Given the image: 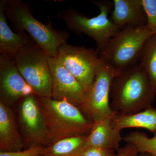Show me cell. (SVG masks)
Here are the masks:
<instances>
[{
    "mask_svg": "<svg viewBox=\"0 0 156 156\" xmlns=\"http://www.w3.org/2000/svg\"><path fill=\"white\" fill-rule=\"evenodd\" d=\"M120 71L113 67L99 56L94 82L86 94L83 104L79 108L93 123L113 116L116 113L112 109L109 100L113 80Z\"/></svg>",
    "mask_w": 156,
    "mask_h": 156,
    "instance_id": "cell-6",
    "label": "cell"
},
{
    "mask_svg": "<svg viewBox=\"0 0 156 156\" xmlns=\"http://www.w3.org/2000/svg\"><path fill=\"white\" fill-rule=\"evenodd\" d=\"M30 156H46L44 155L41 154H39L34 155Z\"/></svg>",
    "mask_w": 156,
    "mask_h": 156,
    "instance_id": "cell-25",
    "label": "cell"
},
{
    "mask_svg": "<svg viewBox=\"0 0 156 156\" xmlns=\"http://www.w3.org/2000/svg\"><path fill=\"white\" fill-rule=\"evenodd\" d=\"M48 61L52 76L51 98L65 101L80 108L86 97L85 89L56 56H48Z\"/></svg>",
    "mask_w": 156,
    "mask_h": 156,
    "instance_id": "cell-10",
    "label": "cell"
},
{
    "mask_svg": "<svg viewBox=\"0 0 156 156\" xmlns=\"http://www.w3.org/2000/svg\"><path fill=\"white\" fill-rule=\"evenodd\" d=\"M37 98L44 119L48 145L63 138L87 135L92 130L93 123L78 107L65 101Z\"/></svg>",
    "mask_w": 156,
    "mask_h": 156,
    "instance_id": "cell-3",
    "label": "cell"
},
{
    "mask_svg": "<svg viewBox=\"0 0 156 156\" xmlns=\"http://www.w3.org/2000/svg\"><path fill=\"white\" fill-rule=\"evenodd\" d=\"M5 0L0 1V55L14 59L20 51L36 44L25 32H13L9 27L5 11Z\"/></svg>",
    "mask_w": 156,
    "mask_h": 156,
    "instance_id": "cell-12",
    "label": "cell"
},
{
    "mask_svg": "<svg viewBox=\"0 0 156 156\" xmlns=\"http://www.w3.org/2000/svg\"><path fill=\"white\" fill-rule=\"evenodd\" d=\"M153 35L146 25L125 27L110 39L99 56L116 69H126L139 63L144 46Z\"/></svg>",
    "mask_w": 156,
    "mask_h": 156,
    "instance_id": "cell-4",
    "label": "cell"
},
{
    "mask_svg": "<svg viewBox=\"0 0 156 156\" xmlns=\"http://www.w3.org/2000/svg\"><path fill=\"white\" fill-rule=\"evenodd\" d=\"M111 20L120 28L146 25L142 0H114Z\"/></svg>",
    "mask_w": 156,
    "mask_h": 156,
    "instance_id": "cell-14",
    "label": "cell"
},
{
    "mask_svg": "<svg viewBox=\"0 0 156 156\" xmlns=\"http://www.w3.org/2000/svg\"><path fill=\"white\" fill-rule=\"evenodd\" d=\"M138 156H154L148 153H140Z\"/></svg>",
    "mask_w": 156,
    "mask_h": 156,
    "instance_id": "cell-24",
    "label": "cell"
},
{
    "mask_svg": "<svg viewBox=\"0 0 156 156\" xmlns=\"http://www.w3.org/2000/svg\"><path fill=\"white\" fill-rule=\"evenodd\" d=\"M147 18L146 26L156 35V0H142Z\"/></svg>",
    "mask_w": 156,
    "mask_h": 156,
    "instance_id": "cell-20",
    "label": "cell"
},
{
    "mask_svg": "<svg viewBox=\"0 0 156 156\" xmlns=\"http://www.w3.org/2000/svg\"><path fill=\"white\" fill-rule=\"evenodd\" d=\"M118 156H138L139 152L133 144H126L125 146L117 151Z\"/></svg>",
    "mask_w": 156,
    "mask_h": 156,
    "instance_id": "cell-23",
    "label": "cell"
},
{
    "mask_svg": "<svg viewBox=\"0 0 156 156\" xmlns=\"http://www.w3.org/2000/svg\"><path fill=\"white\" fill-rule=\"evenodd\" d=\"M74 156H118L114 151L98 147H87L83 149Z\"/></svg>",
    "mask_w": 156,
    "mask_h": 156,
    "instance_id": "cell-21",
    "label": "cell"
},
{
    "mask_svg": "<svg viewBox=\"0 0 156 156\" xmlns=\"http://www.w3.org/2000/svg\"><path fill=\"white\" fill-rule=\"evenodd\" d=\"M139 64L156 92V35L151 37L143 48Z\"/></svg>",
    "mask_w": 156,
    "mask_h": 156,
    "instance_id": "cell-18",
    "label": "cell"
},
{
    "mask_svg": "<svg viewBox=\"0 0 156 156\" xmlns=\"http://www.w3.org/2000/svg\"><path fill=\"white\" fill-rule=\"evenodd\" d=\"M56 56L82 85L86 94L89 92L99 62V54L97 50L66 44L59 48Z\"/></svg>",
    "mask_w": 156,
    "mask_h": 156,
    "instance_id": "cell-8",
    "label": "cell"
},
{
    "mask_svg": "<svg viewBox=\"0 0 156 156\" xmlns=\"http://www.w3.org/2000/svg\"><path fill=\"white\" fill-rule=\"evenodd\" d=\"M156 92L139 63L120 70L111 88L110 105L115 112L132 114L151 107Z\"/></svg>",
    "mask_w": 156,
    "mask_h": 156,
    "instance_id": "cell-1",
    "label": "cell"
},
{
    "mask_svg": "<svg viewBox=\"0 0 156 156\" xmlns=\"http://www.w3.org/2000/svg\"><path fill=\"white\" fill-rule=\"evenodd\" d=\"M113 116L93 123L92 130L86 137L84 148L98 147L112 151H118L120 148L123 138L121 131L114 125Z\"/></svg>",
    "mask_w": 156,
    "mask_h": 156,
    "instance_id": "cell-13",
    "label": "cell"
},
{
    "mask_svg": "<svg viewBox=\"0 0 156 156\" xmlns=\"http://www.w3.org/2000/svg\"><path fill=\"white\" fill-rule=\"evenodd\" d=\"M5 11L14 30L29 34L48 56L55 57L59 48L67 44L70 36L67 31L53 28L50 17L48 24L38 21L29 3L21 0H5Z\"/></svg>",
    "mask_w": 156,
    "mask_h": 156,
    "instance_id": "cell-2",
    "label": "cell"
},
{
    "mask_svg": "<svg viewBox=\"0 0 156 156\" xmlns=\"http://www.w3.org/2000/svg\"><path fill=\"white\" fill-rule=\"evenodd\" d=\"M94 3L100 11L95 17H87L72 8L59 11L57 17L64 22L69 30L77 35L84 34L93 39L97 45L96 50L99 53L122 28L109 18L110 5L107 2L94 1Z\"/></svg>",
    "mask_w": 156,
    "mask_h": 156,
    "instance_id": "cell-5",
    "label": "cell"
},
{
    "mask_svg": "<svg viewBox=\"0 0 156 156\" xmlns=\"http://www.w3.org/2000/svg\"><path fill=\"white\" fill-rule=\"evenodd\" d=\"M24 145L12 112L8 105L0 101L1 151H19Z\"/></svg>",
    "mask_w": 156,
    "mask_h": 156,
    "instance_id": "cell-15",
    "label": "cell"
},
{
    "mask_svg": "<svg viewBox=\"0 0 156 156\" xmlns=\"http://www.w3.org/2000/svg\"><path fill=\"white\" fill-rule=\"evenodd\" d=\"M35 94L23 77L14 60L0 55V98L6 105H12L27 95Z\"/></svg>",
    "mask_w": 156,
    "mask_h": 156,
    "instance_id": "cell-11",
    "label": "cell"
},
{
    "mask_svg": "<svg viewBox=\"0 0 156 156\" xmlns=\"http://www.w3.org/2000/svg\"><path fill=\"white\" fill-rule=\"evenodd\" d=\"M13 60L35 95L52 98V76L48 56L36 44L20 51Z\"/></svg>",
    "mask_w": 156,
    "mask_h": 156,
    "instance_id": "cell-7",
    "label": "cell"
},
{
    "mask_svg": "<svg viewBox=\"0 0 156 156\" xmlns=\"http://www.w3.org/2000/svg\"><path fill=\"white\" fill-rule=\"evenodd\" d=\"M123 139L126 143L134 145L140 153L156 156V134L152 137H149L143 132L132 131L124 136Z\"/></svg>",
    "mask_w": 156,
    "mask_h": 156,
    "instance_id": "cell-19",
    "label": "cell"
},
{
    "mask_svg": "<svg viewBox=\"0 0 156 156\" xmlns=\"http://www.w3.org/2000/svg\"><path fill=\"white\" fill-rule=\"evenodd\" d=\"M43 147H30L25 150L14 152H0V156H30L41 154Z\"/></svg>",
    "mask_w": 156,
    "mask_h": 156,
    "instance_id": "cell-22",
    "label": "cell"
},
{
    "mask_svg": "<svg viewBox=\"0 0 156 156\" xmlns=\"http://www.w3.org/2000/svg\"><path fill=\"white\" fill-rule=\"evenodd\" d=\"M116 128L119 131L128 128H142L156 134V109L149 108L132 114L117 112L113 117Z\"/></svg>",
    "mask_w": 156,
    "mask_h": 156,
    "instance_id": "cell-16",
    "label": "cell"
},
{
    "mask_svg": "<svg viewBox=\"0 0 156 156\" xmlns=\"http://www.w3.org/2000/svg\"><path fill=\"white\" fill-rule=\"evenodd\" d=\"M87 135H80L59 140L43 147L41 154L46 156H74L84 148Z\"/></svg>",
    "mask_w": 156,
    "mask_h": 156,
    "instance_id": "cell-17",
    "label": "cell"
},
{
    "mask_svg": "<svg viewBox=\"0 0 156 156\" xmlns=\"http://www.w3.org/2000/svg\"><path fill=\"white\" fill-rule=\"evenodd\" d=\"M19 118L20 128L29 147L48 146V133L44 119L35 94L21 99Z\"/></svg>",
    "mask_w": 156,
    "mask_h": 156,
    "instance_id": "cell-9",
    "label": "cell"
}]
</instances>
